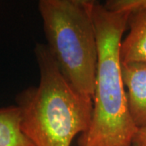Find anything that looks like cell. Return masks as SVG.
<instances>
[{
  "label": "cell",
  "instance_id": "obj_1",
  "mask_svg": "<svg viewBox=\"0 0 146 146\" xmlns=\"http://www.w3.org/2000/svg\"><path fill=\"white\" fill-rule=\"evenodd\" d=\"M93 14L98 54L93 116L89 130L79 138V146H133L138 129L127 107L120 58L130 11L94 2Z\"/></svg>",
  "mask_w": 146,
  "mask_h": 146
},
{
  "label": "cell",
  "instance_id": "obj_2",
  "mask_svg": "<svg viewBox=\"0 0 146 146\" xmlns=\"http://www.w3.org/2000/svg\"><path fill=\"white\" fill-rule=\"evenodd\" d=\"M34 54L40 81L16 97L21 128L35 146H72L76 136L89 130L93 99L65 79L46 45L36 43Z\"/></svg>",
  "mask_w": 146,
  "mask_h": 146
},
{
  "label": "cell",
  "instance_id": "obj_3",
  "mask_svg": "<svg viewBox=\"0 0 146 146\" xmlns=\"http://www.w3.org/2000/svg\"><path fill=\"white\" fill-rule=\"evenodd\" d=\"M94 3L88 0L38 3L48 50L73 88L92 99L98 56Z\"/></svg>",
  "mask_w": 146,
  "mask_h": 146
},
{
  "label": "cell",
  "instance_id": "obj_4",
  "mask_svg": "<svg viewBox=\"0 0 146 146\" xmlns=\"http://www.w3.org/2000/svg\"><path fill=\"white\" fill-rule=\"evenodd\" d=\"M104 5L112 10L130 11V32L120 46L121 63L146 64V0H112Z\"/></svg>",
  "mask_w": 146,
  "mask_h": 146
},
{
  "label": "cell",
  "instance_id": "obj_5",
  "mask_svg": "<svg viewBox=\"0 0 146 146\" xmlns=\"http://www.w3.org/2000/svg\"><path fill=\"white\" fill-rule=\"evenodd\" d=\"M121 69L131 118L138 130L145 128L146 127V64L122 63Z\"/></svg>",
  "mask_w": 146,
  "mask_h": 146
},
{
  "label": "cell",
  "instance_id": "obj_6",
  "mask_svg": "<svg viewBox=\"0 0 146 146\" xmlns=\"http://www.w3.org/2000/svg\"><path fill=\"white\" fill-rule=\"evenodd\" d=\"M0 146H35L21 128L16 105L0 108Z\"/></svg>",
  "mask_w": 146,
  "mask_h": 146
},
{
  "label": "cell",
  "instance_id": "obj_7",
  "mask_svg": "<svg viewBox=\"0 0 146 146\" xmlns=\"http://www.w3.org/2000/svg\"><path fill=\"white\" fill-rule=\"evenodd\" d=\"M133 146H146V127L137 131L134 137Z\"/></svg>",
  "mask_w": 146,
  "mask_h": 146
}]
</instances>
